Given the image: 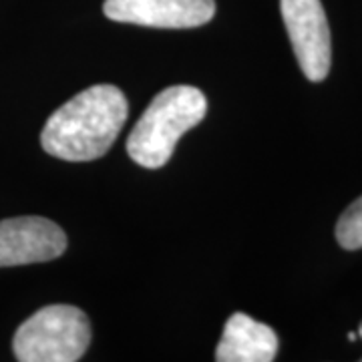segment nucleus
I'll return each mask as SVG.
<instances>
[{
  "label": "nucleus",
  "instance_id": "nucleus-6",
  "mask_svg": "<svg viewBox=\"0 0 362 362\" xmlns=\"http://www.w3.org/2000/svg\"><path fill=\"white\" fill-rule=\"evenodd\" d=\"M103 13L117 23L151 28H197L216 14L214 0H105Z\"/></svg>",
  "mask_w": 362,
  "mask_h": 362
},
{
  "label": "nucleus",
  "instance_id": "nucleus-1",
  "mask_svg": "<svg viewBox=\"0 0 362 362\" xmlns=\"http://www.w3.org/2000/svg\"><path fill=\"white\" fill-rule=\"evenodd\" d=\"M129 113L123 90L93 85L59 107L40 133L49 156L63 161H93L105 156L121 133Z\"/></svg>",
  "mask_w": 362,
  "mask_h": 362
},
{
  "label": "nucleus",
  "instance_id": "nucleus-8",
  "mask_svg": "<svg viewBox=\"0 0 362 362\" xmlns=\"http://www.w3.org/2000/svg\"><path fill=\"white\" fill-rule=\"evenodd\" d=\"M337 240L344 250L362 247V195L340 216L337 223Z\"/></svg>",
  "mask_w": 362,
  "mask_h": 362
},
{
  "label": "nucleus",
  "instance_id": "nucleus-7",
  "mask_svg": "<svg viewBox=\"0 0 362 362\" xmlns=\"http://www.w3.org/2000/svg\"><path fill=\"white\" fill-rule=\"evenodd\" d=\"M278 354V337L270 326L235 312L223 326L216 349L218 362H270Z\"/></svg>",
  "mask_w": 362,
  "mask_h": 362
},
{
  "label": "nucleus",
  "instance_id": "nucleus-5",
  "mask_svg": "<svg viewBox=\"0 0 362 362\" xmlns=\"http://www.w3.org/2000/svg\"><path fill=\"white\" fill-rule=\"evenodd\" d=\"M65 250V232L47 218L23 216L0 221V268L51 262Z\"/></svg>",
  "mask_w": 362,
  "mask_h": 362
},
{
  "label": "nucleus",
  "instance_id": "nucleus-9",
  "mask_svg": "<svg viewBox=\"0 0 362 362\" xmlns=\"http://www.w3.org/2000/svg\"><path fill=\"white\" fill-rule=\"evenodd\" d=\"M358 334H361V338H362V322H361V326H358Z\"/></svg>",
  "mask_w": 362,
  "mask_h": 362
},
{
  "label": "nucleus",
  "instance_id": "nucleus-4",
  "mask_svg": "<svg viewBox=\"0 0 362 362\" xmlns=\"http://www.w3.org/2000/svg\"><path fill=\"white\" fill-rule=\"evenodd\" d=\"M286 30L298 65L308 81L320 83L330 73L332 42L320 0H280Z\"/></svg>",
  "mask_w": 362,
  "mask_h": 362
},
{
  "label": "nucleus",
  "instance_id": "nucleus-3",
  "mask_svg": "<svg viewBox=\"0 0 362 362\" xmlns=\"http://www.w3.org/2000/svg\"><path fill=\"white\" fill-rule=\"evenodd\" d=\"M90 342V324L85 312L69 304H52L21 324L13 340L16 361L75 362Z\"/></svg>",
  "mask_w": 362,
  "mask_h": 362
},
{
  "label": "nucleus",
  "instance_id": "nucleus-2",
  "mask_svg": "<svg viewBox=\"0 0 362 362\" xmlns=\"http://www.w3.org/2000/svg\"><path fill=\"white\" fill-rule=\"evenodd\" d=\"M206 113V95L197 87L175 85L161 90L129 133L127 153L141 168L165 165L181 135L199 125Z\"/></svg>",
  "mask_w": 362,
  "mask_h": 362
}]
</instances>
